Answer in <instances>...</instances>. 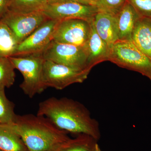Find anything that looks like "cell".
Wrapping results in <instances>:
<instances>
[{"label":"cell","instance_id":"cell-17","mask_svg":"<svg viewBox=\"0 0 151 151\" xmlns=\"http://www.w3.org/2000/svg\"><path fill=\"white\" fill-rule=\"evenodd\" d=\"M18 41L8 26L0 20V57L13 56Z\"/></svg>","mask_w":151,"mask_h":151},{"label":"cell","instance_id":"cell-13","mask_svg":"<svg viewBox=\"0 0 151 151\" xmlns=\"http://www.w3.org/2000/svg\"><path fill=\"white\" fill-rule=\"evenodd\" d=\"M92 24L97 34L109 48L119 40L115 16L100 11L94 17Z\"/></svg>","mask_w":151,"mask_h":151},{"label":"cell","instance_id":"cell-28","mask_svg":"<svg viewBox=\"0 0 151 151\" xmlns=\"http://www.w3.org/2000/svg\"><path fill=\"white\" fill-rule=\"evenodd\" d=\"M0 151H3L2 150H1V149H0Z\"/></svg>","mask_w":151,"mask_h":151},{"label":"cell","instance_id":"cell-21","mask_svg":"<svg viewBox=\"0 0 151 151\" xmlns=\"http://www.w3.org/2000/svg\"><path fill=\"white\" fill-rule=\"evenodd\" d=\"M99 9L100 11L104 12L116 16L121 11L127 0H98Z\"/></svg>","mask_w":151,"mask_h":151},{"label":"cell","instance_id":"cell-25","mask_svg":"<svg viewBox=\"0 0 151 151\" xmlns=\"http://www.w3.org/2000/svg\"><path fill=\"white\" fill-rule=\"evenodd\" d=\"M69 0H47V4H55L67 1Z\"/></svg>","mask_w":151,"mask_h":151},{"label":"cell","instance_id":"cell-15","mask_svg":"<svg viewBox=\"0 0 151 151\" xmlns=\"http://www.w3.org/2000/svg\"><path fill=\"white\" fill-rule=\"evenodd\" d=\"M0 149L3 151H30L13 124H0Z\"/></svg>","mask_w":151,"mask_h":151},{"label":"cell","instance_id":"cell-3","mask_svg":"<svg viewBox=\"0 0 151 151\" xmlns=\"http://www.w3.org/2000/svg\"><path fill=\"white\" fill-rule=\"evenodd\" d=\"M108 61L141 73L151 81V60L132 40H118L110 48Z\"/></svg>","mask_w":151,"mask_h":151},{"label":"cell","instance_id":"cell-24","mask_svg":"<svg viewBox=\"0 0 151 151\" xmlns=\"http://www.w3.org/2000/svg\"><path fill=\"white\" fill-rule=\"evenodd\" d=\"M72 1L82 4L85 5L96 6L99 9V4L98 0H72Z\"/></svg>","mask_w":151,"mask_h":151},{"label":"cell","instance_id":"cell-18","mask_svg":"<svg viewBox=\"0 0 151 151\" xmlns=\"http://www.w3.org/2000/svg\"><path fill=\"white\" fill-rule=\"evenodd\" d=\"M47 4V0H12L9 9L14 12L30 13L42 12Z\"/></svg>","mask_w":151,"mask_h":151},{"label":"cell","instance_id":"cell-9","mask_svg":"<svg viewBox=\"0 0 151 151\" xmlns=\"http://www.w3.org/2000/svg\"><path fill=\"white\" fill-rule=\"evenodd\" d=\"M60 21L49 19L20 42L13 56L42 53L53 40V35Z\"/></svg>","mask_w":151,"mask_h":151},{"label":"cell","instance_id":"cell-4","mask_svg":"<svg viewBox=\"0 0 151 151\" xmlns=\"http://www.w3.org/2000/svg\"><path fill=\"white\" fill-rule=\"evenodd\" d=\"M15 69L23 77L20 87L26 95L32 98L40 94L46 89L42 81V73L45 59L42 53L9 57Z\"/></svg>","mask_w":151,"mask_h":151},{"label":"cell","instance_id":"cell-14","mask_svg":"<svg viewBox=\"0 0 151 151\" xmlns=\"http://www.w3.org/2000/svg\"><path fill=\"white\" fill-rule=\"evenodd\" d=\"M132 40L151 60V19L140 17L138 19L132 32Z\"/></svg>","mask_w":151,"mask_h":151},{"label":"cell","instance_id":"cell-2","mask_svg":"<svg viewBox=\"0 0 151 151\" xmlns=\"http://www.w3.org/2000/svg\"><path fill=\"white\" fill-rule=\"evenodd\" d=\"M13 125L30 151H52L70 139L44 116L17 115Z\"/></svg>","mask_w":151,"mask_h":151},{"label":"cell","instance_id":"cell-20","mask_svg":"<svg viewBox=\"0 0 151 151\" xmlns=\"http://www.w3.org/2000/svg\"><path fill=\"white\" fill-rule=\"evenodd\" d=\"M15 69L9 57H0V88H9L13 85Z\"/></svg>","mask_w":151,"mask_h":151},{"label":"cell","instance_id":"cell-26","mask_svg":"<svg viewBox=\"0 0 151 151\" xmlns=\"http://www.w3.org/2000/svg\"><path fill=\"white\" fill-rule=\"evenodd\" d=\"M102 151V150H101V149L100 148V147H99V145L97 143L96 144V145H95V147H94V151Z\"/></svg>","mask_w":151,"mask_h":151},{"label":"cell","instance_id":"cell-1","mask_svg":"<svg viewBox=\"0 0 151 151\" xmlns=\"http://www.w3.org/2000/svg\"><path fill=\"white\" fill-rule=\"evenodd\" d=\"M37 115L49 119L60 129L68 133L101 137L99 124L82 103L67 97H50L39 104Z\"/></svg>","mask_w":151,"mask_h":151},{"label":"cell","instance_id":"cell-11","mask_svg":"<svg viewBox=\"0 0 151 151\" xmlns=\"http://www.w3.org/2000/svg\"><path fill=\"white\" fill-rule=\"evenodd\" d=\"M87 54V68H92L100 63L108 61L110 48L100 37L95 31L93 24L88 40L85 46Z\"/></svg>","mask_w":151,"mask_h":151},{"label":"cell","instance_id":"cell-10","mask_svg":"<svg viewBox=\"0 0 151 151\" xmlns=\"http://www.w3.org/2000/svg\"><path fill=\"white\" fill-rule=\"evenodd\" d=\"M49 19L42 12L22 14L9 10L1 20L12 31L19 44Z\"/></svg>","mask_w":151,"mask_h":151},{"label":"cell","instance_id":"cell-22","mask_svg":"<svg viewBox=\"0 0 151 151\" xmlns=\"http://www.w3.org/2000/svg\"><path fill=\"white\" fill-rule=\"evenodd\" d=\"M142 17L151 19V0H127Z\"/></svg>","mask_w":151,"mask_h":151},{"label":"cell","instance_id":"cell-23","mask_svg":"<svg viewBox=\"0 0 151 151\" xmlns=\"http://www.w3.org/2000/svg\"><path fill=\"white\" fill-rule=\"evenodd\" d=\"M9 0H0V20L9 11Z\"/></svg>","mask_w":151,"mask_h":151},{"label":"cell","instance_id":"cell-7","mask_svg":"<svg viewBox=\"0 0 151 151\" xmlns=\"http://www.w3.org/2000/svg\"><path fill=\"white\" fill-rule=\"evenodd\" d=\"M91 24L82 19L60 21L53 35V40L59 43L84 47L89 39Z\"/></svg>","mask_w":151,"mask_h":151},{"label":"cell","instance_id":"cell-6","mask_svg":"<svg viewBox=\"0 0 151 151\" xmlns=\"http://www.w3.org/2000/svg\"><path fill=\"white\" fill-rule=\"evenodd\" d=\"M45 60L70 67L89 70L87 68L85 47L59 43L52 40L42 52Z\"/></svg>","mask_w":151,"mask_h":151},{"label":"cell","instance_id":"cell-8","mask_svg":"<svg viewBox=\"0 0 151 151\" xmlns=\"http://www.w3.org/2000/svg\"><path fill=\"white\" fill-rule=\"evenodd\" d=\"M100 10L96 6H86L72 0L55 4H47L42 12L50 19L62 21L82 19L92 23Z\"/></svg>","mask_w":151,"mask_h":151},{"label":"cell","instance_id":"cell-5","mask_svg":"<svg viewBox=\"0 0 151 151\" xmlns=\"http://www.w3.org/2000/svg\"><path fill=\"white\" fill-rule=\"evenodd\" d=\"M90 70H83L45 60L42 81L46 87L62 90L76 83H81L87 78Z\"/></svg>","mask_w":151,"mask_h":151},{"label":"cell","instance_id":"cell-12","mask_svg":"<svg viewBox=\"0 0 151 151\" xmlns=\"http://www.w3.org/2000/svg\"><path fill=\"white\" fill-rule=\"evenodd\" d=\"M115 17L119 40H132V32L135 24L140 16L127 1Z\"/></svg>","mask_w":151,"mask_h":151},{"label":"cell","instance_id":"cell-19","mask_svg":"<svg viewBox=\"0 0 151 151\" xmlns=\"http://www.w3.org/2000/svg\"><path fill=\"white\" fill-rule=\"evenodd\" d=\"M5 89L0 88V124H12L15 122L14 105L6 96Z\"/></svg>","mask_w":151,"mask_h":151},{"label":"cell","instance_id":"cell-27","mask_svg":"<svg viewBox=\"0 0 151 151\" xmlns=\"http://www.w3.org/2000/svg\"><path fill=\"white\" fill-rule=\"evenodd\" d=\"M9 2H10L11 1H12V0H9ZM10 2H9V3H10Z\"/></svg>","mask_w":151,"mask_h":151},{"label":"cell","instance_id":"cell-16","mask_svg":"<svg viewBox=\"0 0 151 151\" xmlns=\"http://www.w3.org/2000/svg\"><path fill=\"white\" fill-rule=\"evenodd\" d=\"M97 142L89 135L80 134L74 139L70 138L52 151H93Z\"/></svg>","mask_w":151,"mask_h":151}]
</instances>
